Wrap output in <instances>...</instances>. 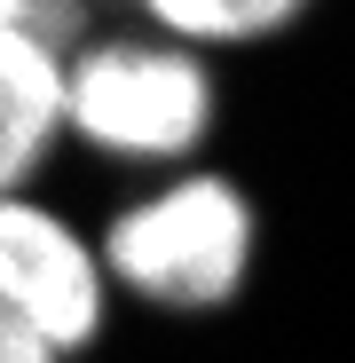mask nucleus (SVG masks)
Here are the masks:
<instances>
[{"label":"nucleus","mask_w":355,"mask_h":363,"mask_svg":"<svg viewBox=\"0 0 355 363\" xmlns=\"http://www.w3.org/2000/svg\"><path fill=\"white\" fill-rule=\"evenodd\" d=\"M103 269L158 308H221L253 269V206L221 174H182L103 221Z\"/></svg>","instance_id":"f257e3e1"},{"label":"nucleus","mask_w":355,"mask_h":363,"mask_svg":"<svg viewBox=\"0 0 355 363\" xmlns=\"http://www.w3.org/2000/svg\"><path fill=\"white\" fill-rule=\"evenodd\" d=\"M213 127V72L182 40H95L72 64V135L103 158H190Z\"/></svg>","instance_id":"f03ea898"},{"label":"nucleus","mask_w":355,"mask_h":363,"mask_svg":"<svg viewBox=\"0 0 355 363\" xmlns=\"http://www.w3.org/2000/svg\"><path fill=\"white\" fill-rule=\"evenodd\" d=\"M103 253H87L64 213L9 198L0 206V316L32 324L55 355L103 332Z\"/></svg>","instance_id":"7ed1b4c3"},{"label":"nucleus","mask_w":355,"mask_h":363,"mask_svg":"<svg viewBox=\"0 0 355 363\" xmlns=\"http://www.w3.org/2000/svg\"><path fill=\"white\" fill-rule=\"evenodd\" d=\"M72 127V64L32 32H0V182H32Z\"/></svg>","instance_id":"20e7f679"},{"label":"nucleus","mask_w":355,"mask_h":363,"mask_svg":"<svg viewBox=\"0 0 355 363\" xmlns=\"http://www.w3.org/2000/svg\"><path fill=\"white\" fill-rule=\"evenodd\" d=\"M135 9L182 48H253V40H276L284 24H300L316 0H135Z\"/></svg>","instance_id":"39448f33"},{"label":"nucleus","mask_w":355,"mask_h":363,"mask_svg":"<svg viewBox=\"0 0 355 363\" xmlns=\"http://www.w3.org/2000/svg\"><path fill=\"white\" fill-rule=\"evenodd\" d=\"M79 24H87L79 0H0V32H32V40H47V48L79 40Z\"/></svg>","instance_id":"423d86ee"},{"label":"nucleus","mask_w":355,"mask_h":363,"mask_svg":"<svg viewBox=\"0 0 355 363\" xmlns=\"http://www.w3.org/2000/svg\"><path fill=\"white\" fill-rule=\"evenodd\" d=\"M0 363H55V347L32 332V324H16V316H0Z\"/></svg>","instance_id":"0eeeda50"}]
</instances>
